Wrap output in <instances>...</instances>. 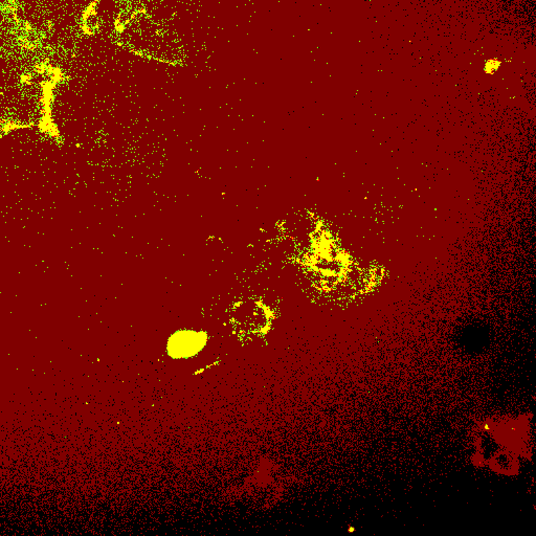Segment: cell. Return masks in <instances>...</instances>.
Listing matches in <instances>:
<instances>
[{
  "label": "cell",
  "instance_id": "cell-4",
  "mask_svg": "<svg viewBox=\"0 0 536 536\" xmlns=\"http://www.w3.org/2000/svg\"><path fill=\"white\" fill-rule=\"evenodd\" d=\"M499 61L489 60L487 63H486L485 71H487V73H494L496 69H499Z\"/></svg>",
  "mask_w": 536,
  "mask_h": 536
},
{
  "label": "cell",
  "instance_id": "cell-2",
  "mask_svg": "<svg viewBox=\"0 0 536 536\" xmlns=\"http://www.w3.org/2000/svg\"><path fill=\"white\" fill-rule=\"evenodd\" d=\"M273 317V311L263 301L247 299L234 305L231 323L240 337H263L271 329Z\"/></svg>",
  "mask_w": 536,
  "mask_h": 536
},
{
  "label": "cell",
  "instance_id": "cell-3",
  "mask_svg": "<svg viewBox=\"0 0 536 536\" xmlns=\"http://www.w3.org/2000/svg\"><path fill=\"white\" fill-rule=\"evenodd\" d=\"M206 337L204 333L182 331L171 337L169 351L175 356H188L197 352L204 346Z\"/></svg>",
  "mask_w": 536,
  "mask_h": 536
},
{
  "label": "cell",
  "instance_id": "cell-1",
  "mask_svg": "<svg viewBox=\"0 0 536 536\" xmlns=\"http://www.w3.org/2000/svg\"><path fill=\"white\" fill-rule=\"evenodd\" d=\"M114 42L132 55L170 67L186 65V47L172 18L152 0H126L113 23Z\"/></svg>",
  "mask_w": 536,
  "mask_h": 536
}]
</instances>
